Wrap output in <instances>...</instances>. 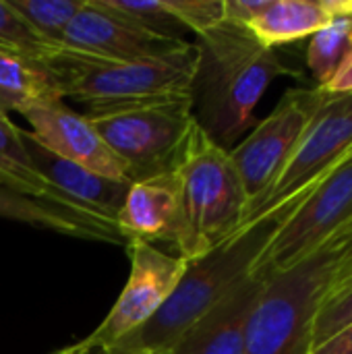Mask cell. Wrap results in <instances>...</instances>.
<instances>
[{"label": "cell", "instance_id": "cell-12", "mask_svg": "<svg viewBox=\"0 0 352 354\" xmlns=\"http://www.w3.org/2000/svg\"><path fill=\"white\" fill-rule=\"evenodd\" d=\"M19 114L29 122L35 141L52 153L102 176L131 183L122 162L104 143L89 118L64 106L62 100L33 104Z\"/></svg>", "mask_w": 352, "mask_h": 354}, {"label": "cell", "instance_id": "cell-6", "mask_svg": "<svg viewBox=\"0 0 352 354\" xmlns=\"http://www.w3.org/2000/svg\"><path fill=\"white\" fill-rule=\"evenodd\" d=\"M85 116L122 162L131 183L176 172L197 124L193 102L147 104Z\"/></svg>", "mask_w": 352, "mask_h": 354}, {"label": "cell", "instance_id": "cell-13", "mask_svg": "<svg viewBox=\"0 0 352 354\" xmlns=\"http://www.w3.org/2000/svg\"><path fill=\"white\" fill-rule=\"evenodd\" d=\"M62 41L91 60L102 62H133L141 58H158L187 46V39H170L147 33L100 8L93 0L71 21L62 33Z\"/></svg>", "mask_w": 352, "mask_h": 354}, {"label": "cell", "instance_id": "cell-25", "mask_svg": "<svg viewBox=\"0 0 352 354\" xmlns=\"http://www.w3.org/2000/svg\"><path fill=\"white\" fill-rule=\"evenodd\" d=\"M349 324H352V288L336 299L322 303V309H319L315 326H313L311 351L317 348L319 344H324L334 334H338Z\"/></svg>", "mask_w": 352, "mask_h": 354}, {"label": "cell", "instance_id": "cell-20", "mask_svg": "<svg viewBox=\"0 0 352 354\" xmlns=\"http://www.w3.org/2000/svg\"><path fill=\"white\" fill-rule=\"evenodd\" d=\"M0 48H6L29 62L44 66L50 73L64 62L91 60L89 56L66 46L64 41L52 39L41 31H37L31 23L25 21L23 15L15 10V6L8 0H0ZM93 62H102V60H93Z\"/></svg>", "mask_w": 352, "mask_h": 354}, {"label": "cell", "instance_id": "cell-23", "mask_svg": "<svg viewBox=\"0 0 352 354\" xmlns=\"http://www.w3.org/2000/svg\"><path fill=\"white\" fill-rule=\"evenodd\" d=\"M37 31L62 41V33L87 0H8Z\"/></svg>", "mask_w": 352, "mask_h": 354}, {"label": "cell", "instance_id": "cell-7", "mask_svg": "<svg viewBox=\"0 0 352 354\" xmlns=\"http://www.w3.org/2000/svg\"><path fill=\"white\" fill-rule=\"evenodd\" d=\"M352 151V93H326L290 160L247 209L241 230L288 212Z\"/></svg>", "mask_w": 352, "mask_h": 354}, {"label": "cell", "instance_id": "cell-11", "mask_svg": "<svg viewBox=\"0 0 352 354\" xmlns=\"http://www.w3.org/2000/svg\"><path fill=\"white\" fill-rule=\"evenodd\" d=\"M116 226L129 241L168 243L185 261L197 259L191 228L185 216L183 193L176 172L151 180L131 183Z\"/></svg>", "mask_w": 352, "mask_h": 354}, {"label": "cell", "instance_id": "cell-1", "mask_svg": "<svg viewBox=\"0 0 352 354\" xmlns=\"http://www.w3.org/2000/svg\"><path fill=\"white\" fill-rule=\"evenodd\" d=\"M193 114L224 149L255 124V106L276 77L299 75L247 29L222 23L197 35Z\"/></svg>", "mask_w": 352, "mask_h": 354}, {"label": "cell", "instance_id": "cell-17", "mask_svg": "<svg viewBox=\"0 0 352 354\" xmlns=\"http://www.w3.org/2000/svg\"><path fill=\"white\" fill-rule=\"evenodd\" d=\"M330 21L326 0H268L245 29L261 46L274 50L317 33Z\"/></svg>", "mask_w": 352, "mask_h": 354}, {"label": "cell", "instance_id": "cell-14", "mask_svg": "<svg viewBox=\"0 0 352 354\" xmlns=\"http://www.w3.org/2000/svg\"><path fill=\"white\" fill-rule=\"evenodd\" d=\"M266 278V274L249 272L168 354H243L247 324Z\"/></svg>", "mask_w": 352, "mask_h": 354}, {"label": "cell", "instance_id": "cell-29", "mask_svg": "<svg viewBox=\"0 0 352 354\" xmlns=\"http://www.w3.org/2000/svg\"><path fill=\"white\" fill-rule=\"evenodd\" d=\"M317 89H322L324 93H352V54L334 73V77Z\"/></svg>", "mask_w": 352, "mask_h": 354}, {"label": "cell", "instance_id": "cell-24", "mask_svg": "<svg viewBox=\"0 0 352 354\" xmlns=\"http://www.w3.org/2000/svg\"><path fill=\"white\" fill-rule=\"evenodd\" d=\"M164 4L195 35H203L226 21L224 0H164Z\"/></svg>", "mask_w": 352, "mask_h": 354}, {"label": "cell", "instance_id": "cell-5", "mask_svg": "<svg viewBox=\"0 0 352 354\" xmlns=\"http://www.w3.org/2000/svg\"><path fill=\"white\" fill-rule=\"evenodd\" d=\"M176 176L195 255L201 257L241 230L247 195L230 151L199 124L189 135Z\"/></svg>", "mask_w": 352, "mask_h": 354}, {"label": "cell", "instance_id": "cell-19", "mask_svg": "<svg viewBox=\"0 0 352 354\" xmlns=\"http://www.w3.org/2000/svg\"><path fill=\"white\" fill-rule=\"evenodd\" d=\"M54 100H64V95L48 68L0 48V112H23L33 104Z\"/></svg>", "mask_w": 352, "mask_h": 354}, {"label": "cell", "instance_id": "cell-22", "mask_svg": "<svg viewBox=\"0 0 352 354\" xmlns=\"http://www.w3.org/2000/svg\"><path fill=\"white\" fill-rule=\"evenodd\" d=\"M100 8L106 12L147 31L154 35L170 37V39H185V27L178 23V19L166 8L164 0H93Z\"/></svg>", "mask_w": 352, "mask_h": 354}, {"label": "cell", "instance_id": "cell-2", "mask_svg": "<svg viewBox=\"0 0 352 354\" xmlns=\"http://www.w3.org/2000/svg\"><path fill=\"white\" fill-rule=\"evenodd\" d=\"M280 216L259 220L210 253L187 263L183 278L160 311L137 332L102 354H168L176 342L212 311L255 266Z\"/></svg>", "mask_w": 352, "mask_h": 354}, {"label": "cell", "instance_id": "cell-27", "mask_svg": "<svg viewBox=\"0 0 352 354\" xmlns=\"http://www.w3.org/2000/svg\"><path fill=\"white\" fill-rule=\"evenodd\" d=\"M352 288V241L351 245L344 249L342 257L338 259L336 263V270H334V276H332V284H330V290H328V297L324 301H330V299H336L340 295H344L346 290Z\"/></svg>", "mask_w": 352, "mask_h": 354}, {"label": "cell", "instance_id": "cell-15", "mask_svg": "<svg viewBox=\"0 0 352 354\" xmlns=\"http://www.w3.org/2000/svg\"><path fill=\"white\" fill-rule=\"evenodd\" d=\"M23 145L35 166V170L60 193L89 212L116 224V218L124 205L131 183L102 176L79 164H73L50 149H46L29 131L21 129Z\"/></svg>", "mask_w": 352, "mask_h": 354}, {"label": "cell", "instance_id": "cell-10", "mask_svg": "<svg viewBox=\"0 0 352 354\" xmlns=\"http://www.w3.org/2000/svg\"><path fill=\"white\" fill-rule=\"evenodd\" d=\"M324 97L326 93L317 87L286 89L270 116L257 122V127L230 149V160L247 195V209L270 189L286 166Z\"/></svg>", "mask_w": 352, "mask_h": 354}, {"label": "cell", "instance_id": "cell-9", "mask_svg": "<svg viewBox=\"0 0 352 354\" xmlns=\"http://www.w3.org/2000/svg\"><path fill=\"white\" fill-rule=\"evenodd\" d=\"M124 249L131 274L108 315L89 336L54 354H102L137 332L160 311L189 263L174 253H164L151 243L137 239L129 241Z\"/></svg>", "mask_w": 352, "mask_h": 354}, {"label": "cell", "instance_id": "cell-8", "mask_svg": "<svg viewBox=\"0 0 352 354\" xmlns=\"http://www.w3.org/2000/svg\"><path fill=\"white\" fill-rule=\"evenodd\" d=\"M352 224V151L280 218L251 272L293 268Z\"/></svg>", "mask_w": 352, "mask_h": 354}, {"label": "cell", "instance_id": "cell-3", "mask_svg": "<svg viewBox=\"0 0 352 354\" xmlns=\"http://www.w3.org/2000/svg\"><path fill=\"white\" fill-rule=\"evenodd\" d=\"M352 224L288 270L270 274L251 311L243 354H309L313 326L328 297Z\"/></svg>", "mask_w": 352, "mask_h": 354}, {"label": "cell", "instance_id": "cell-4", "mask_svg": "<svg viewBox=\"0 0 352 354\" xmlns=\"http://www.w3.org/2000/svg\"><path fill=\"white\" fill-rule=\"evenodd\" d=\"M197 46L133 62H64L52 71L64 97L87 104V114H102L133 106L193 102Z\"/></svg>", "mask_w": 352, "mask_h": 354}, {"label": "cell", "instance_id": "cell-18", "mask_svg": "<svg viewBox=\"0 0 352 354\" xmlns=\"http://www.w3.org/2000/svg\"><path fill=\"white\" fill-rule=\"evenodd\" d=\"M0 185L6 189H12L17 193L35 197V199H44V201H52V203H58L64 207L89 212L87 207L75 203L64 193H60L56 187H52L35 170V166L23 145L21 129L4 112H0Z\"/></svg>", "mask_w": 352, "mask_h": 354}, {"label": "cell", "instance_id": "cell-16", "mask_svg": "<svg viewBox=\"0 0 352 354\" xmlns=\"http://www.w3.org/2000/svg\"><path fill=\"white\" fill-rule=\"evenodd\" d=\"M0 218L46 228V230L81 239V241L127 245V239L122 236L120 228L114 222L98 214L35 199V197L17 193L12 189H6L2 185H0Z\"/></svg>", "mask_w": 352, "mask_h": 354}, {"label": "cell", "instance_id": "cell-26", "mask_svg": "<svg viewBox=\"0 0 352 354\" xmlns=\"http://www.w3.org/2000/svg\"><path fill=\"white\" fill-rule=\"evenodd\" d=\"M268 0H224L226 23L237 27H247L263 8Z\"/></svg>", "mask_w": 352, "mask_h": 354}, {"label": "cell", "instance_id": "cell-21", "mask_svg": "<svg viewBox=\"0 0 352 354\" xmlns=\"http://www.w3.org/2000/svg\"><path fill=\"white\" fill-rule=\"evenodd\" d=\"M352 54V17H338L311 35L307 48V66L315 87H324L342 62Z\"/></svg>", "mask_w": 352, "mask_h": 354}, {"label": "cell", "instance_id": "cell-28", "mask_svg": "<svg viewBox=\"0 0 352 354\" xmlns=\"http://www.w3.org/2000/svg\"><path fill=\"white\" fill-rule=\"evenodd\" d=\"M309 354H352V324L342 328L338 334L328 338Z\"/></svg>", "mask_w": 352, "mask_h": 354}]
</instances>
